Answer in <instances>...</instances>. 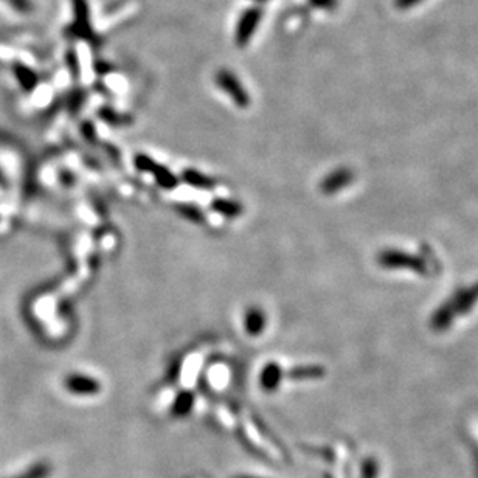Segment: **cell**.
Returning <instances> with one entry per match:
<instances>
[{
    "label": "cell",
    "mask_w": 478,
    "mask_h": 478,
    "mask_svg": "<svg viewBox=\"0 0 478 478\" xmlns=\"http://www.w3.org/2000/svg\"><path fill=\"white\" fill-rule=\"evenodd\" d=\"M266 328V314L260 308H248L244 315V329L248 336L258 337Z\"/></svg>",
    "instance_id": "obj_5"
},
{
    "label": "cell",
    "mask_w": 478,
    "mask_h": 478,
    "mask_svg": "<svg viewBox=\"0 0 478 478\" xmlns=\"http://www.w3.org/2000/svg\"><path fill=\"white\" fill-rule=\"evenodd\" d=\"M281 378H283V371L280 368V365L275 362H269L264 368H262L261 376H260L262 390L275 391L276 387H278L281 382Z\"/></svg>",
    "instance_id": "obj_6"
},
{
    "label": "cell",
    "mask_w": 478,
    "mask_h": 478,
    "mask_svg": "<svg viewBox=\"0 0 478 478\" xmlns=\"http://www.w3.org/2000/svg\"><path fill=\"white\" fill-rule=\"evenodd\" d=\"M255 2H266V0H255Z\"/></svg>",
    "instance_id": "obj_15"
},
{
    "label": "cell",
    "mask_w": 478,
    "mask_h": 478,
    "mask_svg": "<svg viewBox=\"0 0 478 478\" xmlns=\"http://www.w3.org/2000/svg\"><path fill=\"white\" fill-rule=\"evenodd\" d=\"M134 163L137 170H140L143 172H149V174L154 176L156 182L165 190H172L179 182L177 177L172 174L166 166L157 163L156 160H152V158L148 156H144V154L135 156Z\"/></svg>",
    "instance_id": "obj_1"
},
{
    "label": "cell",
    "mask_w": 478,
    "mask_h": 478,
    "mask_svg": "<svg viewBox=\"0 0 478 478\" xmlns=\"http://www.w3.org/2000/svg\"><path fill=\"white\" fill-rule=\"evenodd\" d=\"M211 210L219 213L221 216L224 218H239L241 213H242V207L237 200H232V199H224V197H218L214 199L211 202Z\"/></svg>",
    "instance_id": "obj_7"
},
{
    "label": "cell",
    "mask_w": 478,
    "mask_h": 478,
    "mask_svg": "<svg viewBox=\"0 0 478 478\" xmlns=\"http://www.w3.org/2000/svg\"><path fill=\"white\" fill-rule=\"evenodd\" d=\"M3 2L19 13H30L34 8L31 0H3Z\"/></svg>",
    "instance_id": "obj_12"
},
{
    "label": "cell",
    "mask_w": 478,
    "mask_h": 478,
    "mask_svg": "<svg viewBox=\"0 0 478 478\" xmlns=\"http://www.w3.org/2000/svg\"><path fill=\"white\" fill-rule=\"evenodd\" d=\"M216 84L223 89V92H225L228 96H230L232 101L238 107L244 109L251 105V98H248L246 89L242 87L239 80L232 72L221 70L216 75Z\"/></svg>",
    "instance_id": "obj_2"
},
{
    "label": "cell",
    "mask_w": 478,
    "mask_h": 478,
    "mask_svg": "<svg viewBox=\"0 0 478 478\" xmlns=\"http://www.w3.org/2000/svg\"><path fill=\"white\" fill-rule=\"evenodd\" d=\"M260 20H261V11L258 8H251L242 13V16L237 27V34H234L237 45L244 47L248 44V40L252 39V36L256 31V27H258Z\"/></svg>",
    "instance_id": "obj_3"
},
{
    "label": "cell",
    "mask_w": 478,
    "mask_h": 478,
    "mask_svg": "<svg viewBox=\"0 0 478 478\" xmlns=\"http://www.w3.org/2000/svg\"><path fill=\"white\" fill-rule=\"evenodd\" d=\"M195 404V396L190 391H182L179 394L174 401V405H172V413L177 414V417H182L190 412V408Z\"/></svg>",
    "instance_id": "obj_10"
},
{
    "label": "cell",
    "mask_w": 478,
    "mask_h": 478,
    "mask_svg": "<svg viewBox=\"0 0 478 478\" xmlns=\"http://www.w3.org/2000/svg\"><path fill=\"white\" fill-rule=\"evenodd\" d=\"M13 70H15L16 78L19 81V84L22 86V89L29 90L30 92V90L36 86V82H38L36 75H34L29 67H25L24 64H16L15 67H13Z\"/></svg>",
    "instance_id": "obj_9"
},
{
    "label": "cell",
    "mask_w": 478,
    "mask_h": 478,
    "mask_svg": "<svg viewBox=\"0 0 478 478\" xmlns=\"http://www.w3.org/2000/svg\"><path fill=\"white\" fill-rule=\"evenodd\" d=\"M182 179L190 186H193V188L197 190H211L214 188V185H216L213 179L204 176L202 172H199L196 170H185L182 172Z\"/></svg>",
    "instance_id": "obj_8"
},
{
    "label": "cell",
    "mask_w": 478,
    "mask_h": 478,
    "mask_svg": "<svg viewBox=\"0 0 478 478\" xmlns=\"http://www.w3.org/2000/svg\"><path fill=\"white\" fill-rule=\"evenodd\" d=\"M315 8H320L324 11H332L338 6V0H309Z\"/></svg>",
    "instance_id": "obj_13"
},
{
    "label": "cell",
    "mask_w": 478,
    "mask_h": 478,
    "mask_svg": "<svg viewBox=\"0 0 478 478\" xmlns=\"http://www.w3.org/2000/svg\"><path fill=\"white\" fill-rule=\"evenodd\" d=\"M421 2L422 0H394V6H396V8L401 11H405V10L414 8V6H418Z\"/></svg>",
    "instance_id": "obj_14"
},
{
    "label": "cell",
    "mask_w": 478,
    "mask_h": 478,
    "mask_svg": "<svg viewBox=\"0 0 478 478\" xmlns=\"http://www.w3.org/2000/svg\"><path fill=\"white\" fill-rule=\"evenodd\" d=\"M66 389L73 394H81V396H87V394H96L100 391L98 380L86 376V374H70L66 379Z\"/></svg>",
    "instance_id": "obj_4"
},
{
    "label": "cell",
    "mask_w": 478,
    "mask_h": 478,
    "mask_svg": "<svg viewBox=\"0 0 478 478\" xmlns=\"http://www.w3.org/2000/svg\"><path fill=\"white\" fill-rule=\"evenodd\" d=\"M176 210L179 211L180 216H184L185 219L191 221V223H204L205 218H204V213L200 211L196 205H191V204H182V205H177Z\"/></svg>",
    "instance_id": "obj_11"
}]
</instances>
